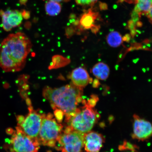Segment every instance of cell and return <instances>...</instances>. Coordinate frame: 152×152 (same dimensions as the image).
<instances>
[{"label":"cell","mask_w":152,"mask_h":152,"mask_svg":"<svg viewBox=\"0 0 152 152\" xmlns=\"http://www.w3.org/2000/svg\"><path fill=\"white\" fill-rule=\"evenodd\" d=\"M23 17L25 18L28 19L29 18L30 14H28V12L27 11H23V13H22Z\"/></svg>","instance_id":"ffe728a7"},{"label":"cell","mask_w":152,"mask_h":152,"mask_svg":"<svg viewBox=\"0 0 152 152\" xmlns=\"http://www.w3.org/2000/svg\"><path fill=\"white\" fill-rule=\"evenodd\" d=\"M98 0H75L78 5L81 6H87L94 4Z\"/></svg>","instance_id":"e0dca14e"},{"label":"cell","mask_w":152,"mask_h":152,"mask_svg":"<svg viewBox=\"0 0 152 152\" xmlns=\"http://www.w3.org/2000/svg\"><path fill=\"white\" fill-rule=\"evenodd\" d=\"M82 103L83 106L78 108L66 123L73 130L85 134L91 131L99 119L100 115L85 100L83 99Z\"/></svg>","instance_id":"3957f363"},{"label":"cell","mask_w":152,"mask_h":152,"mask_svg":"<svg viewBox=\"0 0 152 152\" xmlns=\"http://www.w3.org/2000/svg\"><path fill=\"white\" fill-rule=\"evenodd\" d=\"M11 142L14 152H38L39 148V142L26 136L18 126Z\"/></svg>","instance_id":"52a82bcc"},{"label":"cell","mask_w":152,"mask_h":152,"mask_svg":"<svg viewBox=\"0 0 152 152\" xmlns=\"http://www.w3.org/2000/svg\"><path fill=\"white\" fill-rule=\"evenodd\" d=\"M83 88L69 85L57 88L48 86L43 89L44 97L50 102L54 110L61 111L65 115L66 122L75 113L83 100Z\"/></svg>","instance_id":"7a4b0ae2"},{"label":"cell","mask_w":152,"mask_h":152,"mask_svg":"<svg viewBox=\"0 0 152 152\" xmlns=\"http://www.w3.org/2000/svg\"><path fill=\"white\" fill-rule=\"evenodd\" d=\"M0 16L3 29L7 31H10L13 28L20 26L23 18L22 12L20 11L10 10L5 11L1 10Z\"/></svg>","instance_id":"9c48e42d"},{"label":"cell","mask_w":152,"mask_h":152,"mask_svg":"<svg viewBox=\"0 0 152 152\" xmlns=\"http://www.w3.org/2000/svg\"><path fill=\"white\" fill-rule=\"evenodd\" d=\"M84 134L67 126L59 137L57 142L58 146L56 148L61 152H82L84 146Z\"/></svg>","instance_id":"8992f818"},{"label":"cell","mask_w":152,"mask_h":152,"mask_svg":"<svg viewBox=\"0 0 152 152\" xmlns=\"http://www.w3.org/2000/svg\"><path fill=\"white\" fill-rule=\"evenodd\" d=\"M135 7L134 12L140 17L147 15L152 5V0H137Z\"/></svg>","instance_id":"5bb4252c"},{"label":"cell","mask_w":152,"mask_h":152,"mask_svg":"<svg viewBox=\"0 0 152 152\" xmlns=\"http://www.w3.org/2000/svg\"><path fill=\"white\" fill-rule=\"evenodd\" d=\"M43 1H45V0H43ZM47 1H55L56 2L59 3L61 2L68 1H69V0H47Z\"/></svg>","instance_id":"44dd1931"},{"label":"cell","mask_w":152,"mask_h":152,"mask_svg":"<svg viewBox=\"0 0 152 152\" xmlns=\"http://www.w3.org/2000/svg\"><path fill=\"white\" fill-rule=\"evenodd\" d=\"M132 137L144 141L152 136V125L149 121L140 118L136 115H134Z\"/></svg>","instance_id":"ba28073f"},{"label":"cell","mask_w":152,"mask_h":152,"mask_svg":"<svg viewBox=\"0 0 152 152\" xmlns=\"http://www.w3.org/2000/svg\"><path fill=\"white\" fill-rule=\"evenodd\" d=\"M72 83L75 86L83 88L91 82V78L88 72L83 67L74 69L71 74Z\"/></svg>","instance_id":"8fae6325"},{"label":"cell","mask_w":152,"mask_h":152,"mask_svg":"<svg viewBox=\"0 0 152 152\" xmlns=\"http://www.w3.org/2000/svg\"><path fill=\"white\" fill-rule=\"evenodd\" d=\"M107 43L110 46L117 48L122 43V37L121 34L116 31H113L108 34L106 37Z\"/></svg>","instance_id":"9a60e30c"},{"label":"cell","mask_w":152,"mask_h":152,"mask_svg":"<svg viewBox=\"0 0 152 152\" xmlns=\"http://www.w3.org/2000/svg\"><path fill=\"white\" fill-rule=\"evenodd\" d=\"M119 1L121 2L125 1L127 3L134 4H135L137 2V0H119Z\"/></svg>","instance_id":"d6986e66"},{"label":"cell","mask_w":152,"mask_h":152,"mask_svg":"<svg viewBox=\"0 0 152 152\" xmlns=\"http://www.w3.org/2000/svg\"><path fill=\"white\" fill-rule=\"evenodd\" d=\"M91 72L97 79L104 80L109 77L110 70L107 64L104 62H99L93 66Z\"/></svg>","instance_id":"7c38bea8"},{"label":"cell","mask_w":152,"mask_h":152,"mask_svg":"<svg viewBox=\"0 0 152 152\" xmlns=\"http://www.w3.org/2000/svg\"><path fill=\"white\" fill-rule=\"evenodd\" d=\"M147 15L148 18H149L150 22L152 23V5L149 12Z\"/></svg>","instance_id":"ac0fdd59"},{"label":"cell","mask_w":152,"mask_h":152,"mask_svg":"<svg viewBox=\"0 0 152 152\" xmlns=\"http://www.w3.org/2000/svg\"><path fill=\"white\" fill-rule=\"evenodd\" d=\"M104 142V138L101 134L90 131L84 134L83 147L86 152H99Z\"/></svg>","instance_id":"30bf717a"},{"label":"cell","mask_w":152,"mask_h":152,"mask_svg":"<svg viewBox=\"0 0 152 152\" xmlns=\"http://www.w3.org/2000/svg\"><path fill=\"white\" fill-rule=\"evenodd\" d=\"M61 10V5L56 2L49 1L45 5V10L50 16H56L60 14Z\"/></svg>","instance_id":"2e32d148"},{"label":"cell","mask_w":152,"mask_h":152,"mask_svg":"<svg viewBox=\"0 0 152 152\" xmlns=\"http://www.w3.org/2000/svg\"><path fill=\"white\" fill-rule=\"evenodd\" d=\"M63 128V126L54 118L52 114L43 113L38 137L40 145L56 147Z\"/></svg>","instance_id":"277c9868"},{"label":"cell","mask_w":152,"mask_h":152,"mask_svg":"<svg viewBox=\"0 0 152 152\" xmlns=\"http://www.w3.org/2000/svg\"><path fill=\"white\" fill-rule=\"evenodd\" d=\"M98 15V13L93 12L91 9L86 12L81 17L80 21L81 26L85 29L93 28L94 23Z\"/></svg>","instance_id":"4fadbf2b"},{"label":"cell","mask_w":152,"mask_h":152,"mask_svg":"<svg viewBox=\"0 0 152 152\" xmlns=\"http://www.w3.org/2000/svg\"><path fill=\"white\" fill-rule=\"evenodd\" d=\"M28 110V113L25 117L18 116V127L26 136L39 142L38 137L43 113L34 110L31 105H29Z\"/></svg>","instance_id":"5b68a950"},{"label":"cell","mask_w":152,"mask_h":152,"mask_svg":"<svg viewBox=\"0 0 152 152\" xmlns=\"http://www.w3.org/2000/svg\"><path fill=\"white\" fill-rule=\"evenodd\" d=\"M32 47L26 34L20 32L10 34L0 45V67L7 72L21 71Z\"/></svg>","instance_id":"6da1fadb"}]
</instances>
